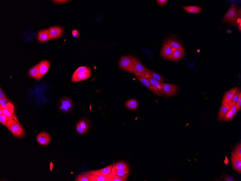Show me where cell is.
Segmentation results:
<instances>
[{
  "mask_svg": "<svg viewBox=\"0 0 241 181\" xmlns=\"http://www.w3.org/2000/svg\"><path fill=\"white\" fill-rule=\"evenodd\" d=\"M7 128L14 136L20 137L23 136L24 131L22 126L13 119L8 120L6 122Z\"/></svg>",
  "mask_w": 241,
  "mask_h": 181,
  "instance_id": "cell-1",
  "label": "cell"
},
{
  "mask_svg": "<svg viewBox=\"0 0 241 181\" xmlns=\"http://www.w3.org/2000/svg\"><path fill=\"white\" fill-rule=\"evenodd\" d=\"M119 67L122 70L134 75V65L130 56H125L121 57L119 61Z\"/></svg>",
  "mask_w": 241,
  "mask_h": 181,
  "instance_id": "cell-2",
  "label": "cell"
},
{
  "mask_svg": "<svg viewBox=\"0 0 241 181\" xmlns=\"http://www.w3.org/2000/svg\"><path fill=\"white\" fill-rule=\"evenodd\" d=\"M238 13L236 4H232L230 9L225 15L223 18V21L225 23L230 24L234 23L237 19Z\"/></svg>",
  "mask_w": 241,
  "mask_h": 181,
  "instance_id": "cell-3",
  "label": "cell"
},
{
  "mask_svg": "<svg viewBox=\"0 0 241 181\" xmlns=\"http://www.w3.org/2000/svg\"><path fill=\"white\" fill-rule=\"evenodd\" d=\"M74 104L71 99L68 97H64L60 99L59 103L60 111L64 113H68L73 110Z\"/></svg>",
  "mask_w": 241,
  "mask_h": 181,
  "instance_id": "cell-4",
  "label": "cell"
},
{
  "mask_svg": "<svg viewBox=\"0 0 241 181\" xmlns=\"http://www.w3.org/2000/svg\"><path fill=\"white\" fill-rule=\"evenodd\" d=\"M132 59L133 64H134L135 73L134 75L136 76L143 77L144 75L147 68L143 65L137 57L130 56Z\"/></svg>",
  "mask_w": 241,
  "mask_h": 181,
  "instance_id": "cell-5",
  "label": "cell"
},
{
  "mask_svg": "<svg viewBox=\"0 0 241 181\" xmlns=\"http://www.w3.org/2000/svg\"><path fill=\"white\" fill-rule=\"evenodd\" d=\"M162 91L165 96L169 97L172 96L177 92L178 87L177 85L164 83H161Z\"/></svg>",
  "mask_w": 241,
  "mask_h": 181,
  "instance_id": "cell-6",
  "label": "cell"
},
{
  "mask_svg": "<svg viewBox=\"0 0 241 181\" xmlns=\"http://www.w3.org/2000/svg\"><path fill=\"white\" fill-rule=\"evenodd\" d=\"M39 75L37 79L38 81L46 74L49 70L50 63L47 60H43L38 64Z\"/></svg>",
  "mask_w": 241,
  "mask_h": 181,
  "instance_id": "cell-7",
  "label": "cell"
},
{
  "mask_svg": "<svg viewBox=\"0 0 241 181\" xmlns=\"http://www.w3.org/2000/svg\"><path fill=\"white\" fill-rule=\"evenodd\" d=\"M113 164H111L101 169L89 171L86 172L87 174L97 176H106L111 173Z\"/></svg>",
  "mask_w": 241,
  "mask_h": 181,
  "instance_id": "cell-8",
  "label": "cell"
},
{
  "mask_svg": "<svg viewBox=\"0 0 241 181\" xmlns=\"http://www.w3.org/2000/svg\"><path fill=\"white\" fill-rule=\"evenodd\" d=\"M136 78L143 85H144L147 88H148L149 90L152 91L155 94L158 95L159 96L161 97L162 96V95H161L158 89L156 87L153 86L151 83L149 82L148 79L141 76H136Z\"/></svg>",
  "mask_w": 241,
  "mask_h": 181,
  "instance_id": "cell-9",
  "label": "cell"
},
{
  "mask_svg": "<svg viewBox=\"0 0 241 181\" xmlns=\"http://www.w3.org/2000/svg\"><path fill=\"white\" fill-rule=\"evenodd\" d=\"M52 39H54L48 29L42 30L38 33L37 40L39 42L43 43Z\"/></svg>",
  "mask_w": 241,
  "mask_h": 181,
  "instance_id": "cell-10",
  "label": "cell"
},
{
  "mask_svg": "<svg viewBox=\"0 0 241 181\" xmlns=\"http://www.w3.org/2000/svg\"><path fill=\"white\" fill-rule=\"evenodd\" d=\"M51 140V136L46 132H42L37 135V140L40 145L45 146L49 144Z\"/></svg>",
  "mask_w": 241,
  "mask_h": 181,
  "instance_id": "cell-11",
  "label": "cell"
},
{
  "mask_svg": "<svg viewBox=\"0 0 241 181\" xmlns=\"http://www.w3.org/2000/svg\"><path fill=\"white\" fill-rule=\"evenodd\" d=\"M142 77H144V78H146L148 79V80L149 81V82L151 83V84H152L153 86L156 87V88L158 89L161 95L163 96H165L164 93L163 92L162 87H161V83L159 82L158 81H157L156 79L153 78L152 76L149 74L148 70H147V69L146 72H145L144 75Z\"/></svg>",
  "mask_w": 241,
  "mask_h": 181,
  "instance_id": "cell-12",
  "label": "cell"
},
{
  "mask_svg": "<svg viewBox=\"0 0 241 181\" xmlns=\"http://www.w3.org/2000/svg\"><path fill=\"white\" fill-rule=\"evenodd\" d=\"M161 56L163 58L173 61L172 56V47L166 43L163 44L161 51Z\"/></svg>",
  "mask_w": 241,
  "mask_h": 181,
  "instance_id": "cell-13",
  "label": "cell"
},
{
  "mask_svg": "<svg viewBox=\"0 0 241 181\" xmlns=\"http://www.w3.org/2000/svg\"><path fill=\"white\" fill-rule=\"evenodd\" d=\"M232 162L234 169L239 173L241 172V157L237 156L234 152L232 155Z\"/></svg>",
  "mask_w": 241,
  "mask_h": 181,
  "instance_id": "cell-14",
  "label": "cell"
},
{
  "mask_svg": "<svg viewBox=\"0 0 241 181\" xmlns=\"http://www.w3.org/2000/svg\"><path fill=\"white\" fill-rule=\"evenodd\" d=\"M91 75V73L74 72L71 78V82L75 83L86 80L90 77Z\"/></svg>",
  "mask_w": 241,
  "mask_h": 181,
  "instance_id": "cell-15",
  "label": "cell"
},
{
  "mask_svg": "<svg viewBox=\"0 0 241 181\" xmlns=\"http://www.w3.org/2000/svg\"><path fill=\"white\" fill-rule=\"evenodd\" d=\"M230 110V107L228 103L222 104L218 113V119L219 120H224L229 111Z\"/></svg>",
  "mask_w": 241,
  "mask_h": 181,
  "instance_id": "cell-16",
  "label": "cell"
},
{
  "mask_svg": "<svg viewBox=\"0 0 241 181\" xmlns=\"http://www.w3.org/2000/svg\"><path fill=\"white\" fill-rule=\"evenodd\" d=\"M238 89V87H236L226 92L223 97L222 104H224V103L228 104V103H229L232 101L234 95L236 94Z\"/></svg>",
  "mask_w": 241,
  "mask_h": 181,
  "instance_id": "cell-17",
  "label": "cell"
},
{
  "mask_svg": "<svg viewBox=\"0 0 241 181\" xmlns=\"http://www.w3.org/2000/svg\"><path fill=\"white\" fill-rule=\"evenodd\" d=\"M48 29L53 39L59 38L63 33V29L60 27H53L49 28Z\"/></svg>",
  "mask_w": 241,
  "mask_h": 181,
  "instance_id": "cell-18",
  "label": "cell"
},
{
  "mask_svg": "<svg viewBox=\"0 0 241 181\" xmlns=\"http://www.w3.org/2000/svg\"><path fill=\"white\" fill-rule=\"evenodd\" d=\"M164 43L168 44L171 47L175 48L179 50L182 52L184 56L185 55L184 47H183L182 45L178 42L174 41L173 39H170L165 41Z\"/></svg>",
  "mask_w": 241,
  "mask_h": 181,
  "instance_id": "cell-19",
  "label": "cell"
},
{
  "mask_svg": "<svg viewBox=\"0 0 241 181\" xmlns=\"http://www.w3.org/2000/svg\"><path fill=\"white\" fill-rule=\"evenodd\" d=\"M89 175L90 181H108L109 179L115 176L111 172L109 175L106 176H97L90 174H89Z\"/></svg>",
  "mask_w": 241,
  "mask_h": 181,
  "instance_id": "cell-20",
  "label": "cell"
},
{
  "mask_svg": "<svg viewBox=\"0 0 241 181\" xmlns=\"http://www.w3.org/2000/svg\"><path fill=\"white\" fill-rule=\"evenodd\" d=\"M0 109L2 111L3 114L9 116H11L13 114L14 106L11 102L8 103L7 106L5 107L0 106Z\"/></svg>",
  "mask_w": 241,
  "mask_h": 181,
  "instance_id": "cell-21",
  "label": "cell"
},
{
  "mask_svg": "<svg viewBox=\"0 0 241 181\" xmlns=\"http://www.w3.org/2000/svg\"><path fill=\"white\" fill-rule=\"evenodd\" d=\"M139 103L138 101L134 99H131L127 101L125 103L127 108L131 110H135L138 108Z\"/></svg>",
  "mask_w": 241,
  "mask_h": 181,
  "instance_id": "cell-22",
  "label": "cell"
},
{
  "mask_svg": "<svg viewBox=\"0 0 241 181\" xmlns=\"http://www.w3.org/2000/svg\"><path fill=\"white\" fill-rule=\"evenodd\" d=\"M182 9L186 11L187 13H198L202 10V8L195 6L183 7Z\"/></svg>",
  "mask_w": 241,
  "mask_h": 181,
  "instance_id": "cell-23",
  "label": "cell"
},
{
  "mask_svg": "<svg viewBox=\"0 0 241 181\" xmlns=\"http://www.w3.org/2000/svg\"><path fill=\"white\" fill-rule=\"evenodd\" d=\"M172 56L173 61H177L182 58L184 55L179 50L172 47Z\"/></svg>",
  "mask_w": 241,
  "mask_h": 181,
  "instance_id": "cell-24",
  "label": "cell"
},
{
  "mask_svg": "<svg viewBox=\"0 0 241 181\" xmlns=\"http://www.w3.org/2000/svg\"><path fill=\"white\" fill-rule=\"evenodd\" d=\"M29 76L35 79L36 81L39 75L38 64L36 65L30 69L28 72Z\"/></svg>",
  "mask_w": 241,
  "mask_h": 181,
  "instance_id": "cell-25",
  "label": "cell"
},
{
  "mask_svg": "<svg viewBox=\"0 0 241 181\" xmlns=\"http://www.w3.org/2000/svg\"><path fill=\"white\" fill-rule=\"evenodd\" d=\"M111 172L115 176L117 175L119 176H123L125 175L130 173V170H129V167H127V168L125 170H115L114 167H113Z\"/></svg>",
  "mask_w": 241,
  "mask_h": 181,
  "instance_id": "cell-26",
  "label": "cell"
},
{
  "mask_svg": "<svg viewBox=\"0 0 241 181\" xmlns=\"http://www.w3.org/2000/svg\"><path fill=\"white\" fill-rule=\"evenodd\" d=\"M113 167L116 170H125L128 167L127 163L124 161H120L115 163L113 164Z\"/></svg>",
  "mask_w": 241,
  "mask_h": 181,
  "instance_id": "cell-27",
  "label": "cell"
},
{
  "mask_svg": "<svg viewBox=\"0 0 241 181\" xmlns=\"http://www.w3.org/2000/svg\"><path fill=\"white\" fill-rule=\"evenodd\" d=\"M149 74L152 76L153 79H156L160 83H164V80L162 76L159 74V73L154 72L152 71L147 69Z\"/></svg>",
  "mask_w": 241,
  "mask_h": 181,
  "instance_id": "cell-28",
  "label": "cell"
},
{
  "mask_svg": "<svg viewBox=\"0 0 241 181\" xmlns=\"http://www.w3.org/2000/svg\"><path fill=\"white\" fill-rule=\"evenodd\" d=\"M75 181H90L89 174L86 172L79 175L75 179Z\"/></svg>",
  "mask_w": 241,
  "mask_h": 181,
  "instance_id": "cell-29",
  "label": "cell"
},
{
  "mask_svg": "<svg viewBox=\"0 0 241 181\" xmlns=\"http://www.w3.org/2000/svg\"><path fill=\"white\" fill-rule=\"evenodd\" d=\"M75 73H91V70L89 67L86 66L79 67L75 72Z\"/></svg>",
  "mask_w": 241,
  "mask_h": 181,
  "instance_id": "cell-30",
  "label": "cell"
},
{
  "mask_svg": "<svg viewBox=\"0 0 241 181\" xmlns=\"http://www.w3.org/2000/svg\"><path fill=\"white\" fill-rule=\"evenodd\" d=\"M129 176V174L123 176L115 175L113 177L109 179L108 181H126Z\"/></svg>",
  "mask_w": 241,
  "mask_h": 181,
  "instance_id": "cell-31",
  "label": "cell"
},
{
  "mask_svg": "<svg viewBox=\"0 0 241 181\" xmlns=\"http://www.w3.org/2000/svg\"><path fill=\"white\" fill-rule=\"evenodd\" d=\"M11 119H13V117L12 116H9L3 114L0 115V123L5 127H6V122L8 120H11Z\"/></svg>",
  "mask_w": 241,
  "mask_h": 181,
  "instance_id": "cell-32",
  "label": "cell"
},
{
  "mask_svg": "<svg viewBox=\"0 0 241 181\" xmlns=\"http://www.w3.org/2000/svg\"><path fill=\"white\" fill-rule=\"evenodd\" d=\"M80 124L83 128L85 129L86 131L87 132L89 128V123L86 119H83L80 120L78 122Z\"/></svg>",
  "mask_w": 241,
  "mask_h": 181,
  "instance_id": "cell-33",
  "label": "cell"
},
{
  "mask_svg": "<svg viewBox=\"0 0 241 181\" xmlns=\"http://www.w3.org/2000/svg\"><path fill=\"white\" fill-rule=\"evenodd\" d=\"M241 92V91L239 90V89H238L236 94L234 95L233 97L232 101H231V102L229 103H228L229 106L232 105H236V102H237L238 100L239 97V95Z\"/></svg>",
  "mask_w": 241,
  "mask_h": 181,
  "instance_id": "cell-34",
  "label": "cell"
},
{
  "mask_svg": "<svg viewBox=\"0 0 241 181\" xmlns=\"http://www.w3.org/2000/svg\"><path fill=\"white\" fill-rule=\"evenodd\" d=\"M10 102H11V101L9 98H0V106L5 107L7 106L8 103Z\"/></svg>",
  "mask_w": 241,
  "mask_h": 181,
  "instance_id": "cell-35",
  "label": "cell"
},
{
  "mask_svg": "<svg viewBox=\"0 0 241 181\" xmlns=\"http://www.w3.org/2000/svg\"><path fill=\"white\" fill-rule=\"evenodd\" d=\"M76 130L77 132L79 134H83L86 132L85 129L78 123L76 124Z\"/></svg>",
  "mask_w": 241,
  "mask_h": 181,
  "instance_id": "cell-36",
  "label": "cell"
},
{
  "mask_svg": "<svg viewBox=\"0 0 241 181\" xmlns=\"http://www.w3.org/2000/svg\"><path fill=\"white\" fill-rule=\"evenodd\" d=\"M234 151L235 153L238 156L241 157V144L240 143L236 147Z\"/></svg>",
  "mask_w": 241,
  "mask_h": 181,
  "instance_id": "cell-37",
  "label": "cell"
},
{
  "mask_svg": "<svg viewBox=\"0 0 241 181\" xmlns=\"http://www.w3.org/2000/svg\"><path fill=\"white\" fill-rule=\"evenodd\" d=\"M236 107L237 112H238L241 108V92L240 93L238 100L236 104Z\"/></svg>",
  "mask_w": 241,
  "mask_h": 181,
  "instance_id": "cell-38",
  "label": "cell"
},
{
  "mask_svg": "<svg viewBox=\"0 0 241 181\" xmlns=\"http://www.w3.org/2000/svg\"><path fill=\"white\" fill-rule=\"evenodd\" d=\"M234 115H233L232 110H230L228 114L226 115L225 118L224 120L225 121H229L232 120L233 117H234Z\"/></svg>",
  "mask_w": 241,
  "mask_h": 181,
  "instance_id": "cell-39",
  "label": "cell"
},
{
  "mask_svg": "<svg viewBox=\"0 0 241 181\" xmlns=\"http://www.w3.org/2000/svg\"><path fill=\"white\" fill-rule=\"evenodd\" d=\"M223 180L224 181H236V179L233 177L225 175L223 178Z\"/></svg>",
  "mask_w": 241,
  "mask_h": 181,
  "instance_id": "cell-40",
  "label": "cell"
},
{
  "mask_svg": "<svg viewBox=\"0 0 241 181\" xmlns=\"http://www.w3.org/2000/svg\"><path fill=\"white\" fill-rule=\"evenodd\" d=\"M230 107L231 110L232 111L233 115H234V117L236 116L237 114L236 105H230Z\"/></svg>",
  "mask_w": 241,
  "mask_h": 181,
  "instance_id": "cell-41",
  "label": "cell"
},
{
  "mask_svg": "<svg viewBox=\"0 0 241 181\" xmlns=\"http://www.w3.org/2000/svg\"><path fill=\"white\" fill-rule=\"evenodd\" d=\"M156 2L159 5L163 6L167 3L168 1L167 0H157Z\"/></svg>",
  "mask_w": 241,
  "mask_h": 181,
  "instance_id": "cell-42",
  "label": "cell"
},
{
  "mask_svg": "<svg viewBox=\"0 0 241 181\" xmlns=\"http://www.w3.org/2000/svg\"><path fill=\"white\" fill-rule=\"evenodd\" d=\"M72 33L74 37L77 38L79 37V33L78 31L74 30L72 31Z\"/></svg>",
  "mask_w": 241,
  "mask_h": 181,
  "instance_id": "cell-43",
  "label": "cell"
},
{
  "mask_svg": "<svg viewBox=\"0 0 241 181\" xmlns=\"http://www.w3.org/2000/svg\"><path fill=\"white\" fill-rule=\"evenodd\" d=\"M9 98L6 95L5 93H4L3 90H2V89L1 87V88H0V98Z\"/></svg>",
  "mask_w": 241,
  "mask_h": 181,
  "instance_id": "cell-44",
  "label": "cell"
},
{
  "mask_svg": "<svg viewBox=\"0 0 241 181\" xmlns=\"http://www.w3.org/2000/svg\"><path fill=\"white\" fill-rule=\"evenodd\" d=\"M52 1L55 3L60 4L65 3L69 1H65V0H60V1Z\"/></svg>",
  "mask_w": 241,
  "mask_h": 181,
  "instance_id": "cell-45",
  "label": "cell"
},
{
  "mask_svg": "<svg viewBox=\"0 0 241 181\" xmlns=\"http://www.w3.org/2000/svg\"><path fill=\"white\" fill-rule=\"evenodd\" d=\"M3 114L2 111L1 109H0V115H1Z\"/></svg>",
  "mask_w": 241,
  "mask_h": 181,
  "instance_id": "cell-46",
  "label": "cell"
}]
</instances>
